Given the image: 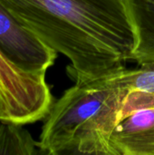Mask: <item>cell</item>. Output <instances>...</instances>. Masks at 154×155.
<instances>
[{
  "label": "cell",
  "mask_w": 154,
  "mask_h": 155,
  "mask_svg": "<svg viewBox=\"0 0 154 155\" xmlns=\"http://www.w3.org/2000/svg\"><path fill=\"white\" fill-rule=\"evenodd\" d=\"M25 28L71 64L83 83L116 73L131 60L133 29L123 0H0Z\"/></svg>",
  "instance_id": "cell-1"
},
{
  "label": "cell",
  "mask_w": 154,
  "mask_h": 155,
  "mask_svg": "<svg viewBox=\"0 0 154 155\" xmlns=\"http://www.w3.org/2000/svg\"><path fill=\"white\" fill-rule=\"evenodd\" d=\"M123 69L75 83L53 103L37 142L41 153L117 155L112 137L129 92Z\"/></svg>",
  "instance_id": "cell-2"
},
{
  "label": "cell",
  "mask_w": 154,
  "mask_h": 155,
  "mask_svg": "<svg viewBox=\"0 0 154 155\" xmlns=\"http://www.w3.org/2000/svg\"><path fill=\"white\" fill-rule=\"evenodd\" d=\"M2 121L25 125L44 119L53 104L44 74L26 72L13 64L0 50Z\"/></svg>",
  "instance_id": "cell-3"
},
{
  "label": "cell",
  "mask_w": 154,
  "mask_h": 155,
  "mask_svg": "<svg viewBox=\"0 0 154 155\" xmlns=\"http://www.w3.org/2000/svg\"><path fill=\"white\" fill-rule=\"evenodd\" d=\"M0 50L16 66L33 74H44L57 52L22 25L0 3Z\"/></svg>",
  "instance_id": "cell-4"
},
{
  "label": "cell",
  "mask_w": 154,
  "mask_h": 155,
  "mask_svg": "<svg viewBox=\"0 0 154 155\" xmlns=\"http://www.w3.org/2000/svg\"><path fill=\"white\" fill-rule=\"evenodd\" d=\"M117 155H154V108L122 119L113 134Z\"/></svg>",
  "instance_id": "cell-5"
},
{
  "label": "cell",
  "mask_w": 154,
  "mask_h": 155,
  "mask_svg": "<svg viewBox=\"0 0 154 155\" xmlns=\"http://www.w3.org/2000/svg\"><path fill=\"white\" fill-rule=\"evenodd\" d=\"M123 1L135 37L131 60L154 61V0Z\"/></svg>",
  "instance_id": "cell-6"
},
{
  "label": "cell",
  "mask_w": 154,
  "mask_h": 155,
  "mask_svg": "<svg viewBox=\"0 0 154 155\" xmlns=\"http://www.w3.org/2000/svg\"><path fill=\"white\" fill-rule=\"evenodd\" d=\"M41 153L37 142L17 124L0 120V155H33Z\"/></svg>",
  "instance_id": "cell-7"
},
{
  "label": "cell",
  "mask_w": 154,
  "mask_h": 155,
  "mask_svg": "<svg viewBox=\"0 0 154 155\" xmlns=\"http://www.w3.org/2000/svg\"><path fill=\"white\" fill-rule=\"evenodd\" d=\"M121 79L129 91H142L154 94V61L140 64V67L121 73Z\"/></svg>",
  "instance_id": "cell-8"
},
{
  "label": "cell",
  "mask_w": 154,
  "mask_h": 155,
  "mask_svg": "<svg viewBox=\"0 0 154 155\" xmlns=\"http://www.w3.org/2000/svg\"><path fill=\"white\" fill-rule=\"evenodd\" d=\"M154 108V94L142 91H129L124 101L121 119L144 109Z\"/></svg>",
  "instance_id": "cell-9"
},
{
  "label": "cell",
  "mask_w": 154,
  "mask_h": 155,
  "mask_svg": "<svg viewBox=\"0 0 154 155\" xmlns=\"http://www.w3.org/2000/svg\"><path fill=\"white\" fill-rule=\"evenodd\" d=\"M3 115H4V106H3L2 97L0 94V120H3Z\"/></svg>",
  "instance_id": "cell-10"
}]
</instances>
